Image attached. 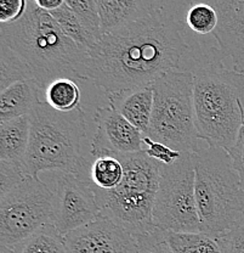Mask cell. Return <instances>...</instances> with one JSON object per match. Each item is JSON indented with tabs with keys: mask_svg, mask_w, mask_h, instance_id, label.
Returning <instances> with one entry per match:
<instances>
[{
	"mask_svg": "<svg viewBox=\"0 0 244 253\" xmlns=\"http://www.w3.org/2000/svg\"><path fill=\"white\" fill-rule=\"evenodd\" d=\"M153 223L165 233H202L193 155H182L173 165H162Z\"/></svg>",
	"mask_w": 244,
	"mask_h": 253,
	"instance_id": "ba28073f",
	"label": "cell"
},
{
	"mask_svg": "<svg viewBox=\"0 0 244 253\" xmlns=\"http://www.w3.org/2000/svg\"><path fill=\"white\" fill-rule=\"evenodd\" d=\"M30 145L25 160L26 173L65 172L89 180L90 165L80 154L85 135V112L79 109L60 112L40 101L30 115Z\"/></svg>",
	"mask_w": 244,
	"mask_h": 253,
	"instance_id": "277c9868",
	"label": "cell"
},
{
	"mask_svg": "<svg viewBox=\"0 0 244 253\" xmlns=\"http://www.w3.org/2000/svg\"><path fill=\"white\" fill-rule=\"evenodd\" d=\"M124 178V167L114 155H105L94 158L89 170V181L96 188L113 190Z\"/></svg>",
	"mask_w": 244,
	"mask_h": 253,
	"instance_id": "ffe728a7",
	"label": "cell"
},
{
	"mask_svg": "<svg viewBox=\"0 0 244 253\" xmlns=\"http://www.w3.org/2000/svg\"><path fill=\"white\" fill-rule=\"evenodd\" d=\"M185 23L199 36L214 33L219 25V15L210 2H191L185 14Z\"/></svg>",
	"mask_w": 244,
	"mask_h": 253,
	"instance_id": "cb8c5ba5",
	"label": "cell"
},
{
	"mask_svg": "<svg viewBox=\"0 0 244 253\" xmlns=\"http://www.w3.org/2000/svg\"><path fill=\"white\" fill-rule=\"evenodd\" d=\"M41 93L35 79L17 82L0 93V122L31 115L40 101Z\"/></svg>",
	"mask_w": 244,
	"mask_h": 253,
	"instance_id": "2e32d148",
	"label": "cell"
},
{
	"mask_svg": "<svg viewBox=\"0 0 244 253\" xmlns=\"http://www.w3.org/2000/svg\"><path fill=\"white\" fill-rule=\"evenodd\" d=\"M101 214L89 180L74 174L56 172L54 191V225L62 236Z\"/></svg>",
	"mask_w": 244,
	"mask_h": 253,
	"instance_id": "30bf717a",
	"label": "cell"
},
{
	"mask_svg": "<svg viewBox=\"0 0 244 253\" xmlns=\"http://www.w3.org/2000/svg\"><path fill=\"white\" fill-rule=\"evenodd\" d=\"M174 253H222L215 237L206 233H165Z\"/></svg>",
	"mask_w": 244,
	"mask_h": 253,
	"instance_id": "7402d4cb",
	"label": "cell"
},
{
	"mask_svg": "<svg viewBox=\"0 0 244 253\" xmlns=\"http://www.w3.org/2000/svg\"><path fill=\"white\" fill-rule=\"evenodd\" d=\"M193 162L202 233L217 237L244 214V189L226 150L199 149Z\"/></svg>",
	"mask_w": 244,
	"mask_h": 253,
	"instance_id": "8992f818",
	"label": "cell"
},
{
	"mask_svg": "<svg viewBox=\"0 0 244 253\" xmlns=\"http://www.w3.org/2000/svg\"><path fill=\"white\" fill-rule=\"evenodd\" d=\"M153 110L145 136L163 142L182 155L198 152V131L193 105V76L170 71L152 83Z\"/></svg>",
	"mask_w": 244,
	"mask_h": 253,
	"instance_id": "52a82bcc",
	"label": "cell"
},
{
	"mask_svg": "<svg viewBox=\"0 0 244 253\" xmlns=\"http://www.w3.org/2000/svg\"><path fill=\"white\" fill-rule=\"evenodd\" d=\"M220 49L211 47L190 60L198 136L212 149L228 151L244 125V72L230 70Z\"/></svg>",
	"mask_w": 244,
	"mask_h": 253,
	"instance_id": "7a4b0ae2",
	"label": "cell"
},
{
	"mask_svg": "<svg viewBox=\"0 0 244 253\" xmlns=\"http://www.w3.org/2000/svg\"><path fill=\"white\" fill-rule=\"evenodd\" d=\"M215 239L219 242L222 253H244V214L230 230Z\"/></svg>",
	"mask_w": 244,
	"mask_h": 253,
	"instance_id": "484cf974",
	"label": "cell"
},
{
	"mask_svg": "<svg viewBox=\"0 0 244 253\" xmlns=\"http://www.w3.org/2000/svg\"><path fill=\"white\" fill-rule=\"evenodd\" d=\"M35 2L40 9L52 12L61 7L65 4V0H35Z\"/></svg>",
	"mask_w": 244,
	"mask_h": 253,
	"instance_id": "1f68e13d",
	"label": "cell"
},
{
	"mask_svg": "<svg viewBox=\"0 0 244 253\" xmlns=\"http://www.w3.org/2000/svg\"><path fill=\"white\" fill-rule=\"evenodd\" d=\"M142 140L143 144L147 146V149H143L145 154L149 158H152V160L161 163V165H173V163L176 162L182 156L181 152L175 151V150H173L172 147L163 144V142L152 140L148 136H143Z\"/></svg>",
	"mask_w": 244,
	"mask_h": 253,
	"instance_id": "4316f807",
	"label": "cell"
},
{
	"mask_svg": "<svg viewBox=\"0 0 244 253\" xmlns=\"http://www.w3.org/2000/svg\"><path fill=\"white\" fill-rule=\"evenodd\" d=\"M96 133L91 141L94 158L105 155L143 151V134L111 107H98L94 113Z\"/></svg>",
	"mask_w": 244,
	"mask_h": 253,
	"instance_id": "7c38bea8",
	"label": "cell"
},
{
	"mask_svg": "<svg viewBox=\"0 0 244 253\" xmlns=\"http://www.w3.org/2000/svg\"><path fill=\"white\" fill-rule=\"evenodd\" d=\"M27 0H0V25L14 23L23 17Z\"/></svg>",
	"mask_w": 244,
	"mask_h": 253,
	"instance_id": "f546056e",
	"label": "cell"
},
{
	"mask_svg": "<svg viewBox=\"0 0 244 253\" xmlns=\"http://www.w3.org/2000/svg\"><path fill=\"white\" fill-rule=\"evenodd\" d=\"M44 101L60 112H72L80 106V88L77 81L60 78L51 82L44 91Z\"/></svg>",
	"mask_w": 244,
	"mask_h": 253,
	"instance_id": "d6986e66",
	"label": "cell"
},
{
	"mask_svg": "<svg viewBox=\"0 0 244 253\" xmlns=\"http://www.w3.org/2000/svg\"><path fill=\"white\" fill-rule=\"evenodd\" d=\"M34 78L33 71L16 52L1 43L0 45V90L17 82L31 81Z\"/></svg>",
	"mask_w": 244,
	"mask_h": 253,
	"instance_id": "603a6c76",
	"label": "cell"
},
{
	"mask_svg": "<svg viewBox=\"0 0 244 253\" xmlns=\"http://www.w3.org/2000/svg\"><path fill=\"white\" fill-rule=\"evenodd\" d=\"M139 253H174L167 241L165 231L156 229L138 240Z\"/></svg>",
	"mask_w": 244,
	"mask_h": 253,
	"instance_id": "f1b7e54d",
	"label": "cell"
},
{
	"mask_svg": "<svg viewBox=\"0 0 244 253\" xmlns=\"http://www.w3.org/2000/svg\"><path fill=\"white\" fill-rule=\"evenodd\" d=\"M30 134V115L0 122V161L25 167Z\"/></svg>",
	"mask_w": 244,
	"mask_h": 253,
	"instance_id": "e0dca14e",
	"label": "cell"
},
{
	"mask_svg": "<svg viewBox=\"0 0 244 253\" xmlns=\"http://www.w3.org/2000/svg\"><path fill=\"white\" fill-rule=\"evenodd\" d=\"M27 175L25 167L0 161V195L6 194Z\"/></svg>",
	"mask_w": 244,
	"mask_h": 253,
	"instance_id": "83f0119b",
	"label": "cell"
},
{
	"mask_svg": "<svg viewBox=\"0 0 244 253\" xmlns=\"http://www.w3.org/2000/svg\"><path fill=\"white\" fill-rule=\"evenodd\" d=\"M243 129H244V125H243Z\"/></svg>",
	"mask_w": 244,
	"mask_h": 253,
	"instance_id": "d6a6232c",
	"label": "cell"
},
{
	"mask_svg": "<svg viewBox=\"0 0 244 253\" xmlns=\"http://www.w3.org/2000/svg\"><path fill=\"white\" fill-rule=\"evenodd\" d=\"M64 239L68 253H139L135 237L104 214Z\"/></svg>",
	"mask_w": 244,
	"mask_h": 253,
	"instance_id": "8fae6325",
	"label": "cell"
},
{
	"mask_svg": "<svg viewBox=\"0 0 244 253\" xmlns=\"http://www.w3.org/2000/svg\"><path fill=\"white\" fill-rule=\"evenodd\" d=\"M228 155H230L231 161H232V166L235 168L236 172L238 173L241 179V184H242L244 189V129L242 128L240 131L237 140H236L233 146L228 150Z\"/></svg>",
	"mask_w": 244,
	"mask_h": 253,
	"instance_id": "4dcf8cb0",
	"label": "cell"
},
{
	"mask_svg": "<svg viewBox=\"0 0 244 253\" xmlns=\"http://www.w3.org/2000/svg\"><path fill=\"white\" fill-rule=\"evenodd\" d=\"M102 36L149 16L161 1L147 0H96Z\"/></svg>",
	"mask_w": 244,
	"mask_h": 253,
	"instance_id": "9a60e30c",
	"label": "cell"
},
{
	"mask_svg": "<svg viewBox=\"0 0 244 253\" xmlns=\"http://www.w3.org/2000/svg\"><path fill=\"white\" fill-rule=\"evenodd\" d=\"M219 15L215 39L225 56H230L235 70L244 72V0L209 1Z\"/></svg>",
	"mask_w": 244,
	"mask_h": 253,
	"instance_id": "4fadbf2b",
	"label": "cell"
},
{
	"mask_svg": "<svg viewBox=\"0 0 244 253\" xmlns=\"http://www.w3.org/2000/svg\"><path fill=\"white\" fill-rule=\"evenodd\" d=\"M0 42L7 45L33 71L44 94L60 78L81 81L86 51L68 38L51 14L30 0L26 14L14 23L0 25Z\"/></svg>",
	"mask_w": 244,
	"mask_h": 253,
	"instance_id": "3957f363",
	"label": "cell"
},
{
	"mask_svg": "<svg viewBox=\"0 0 244 253\" xmlns=\"http://www.w3.org/2000/svg\"><path fill=\"white\" fill-rule=\"evenodd\" d=\"M66 2L80 18L89 32L100 41L102 38L101 18H100L96 0H66Z\"/></svg>",
	"mask_w": 244,
	"mask_h": 253,
	"instance_id": "d4e9b609",
	"label": "cell"
},
{
	"mask_svg": "<svg viewBox=\"0 0 244 253\" xmlns=\"http://www.w3.org/2000/svg\"><path fill=\"white\" fill-rule=\"evenodd\" d=\"M159 6L145 18L104 34L86 51L81 78L107 95L152 84L179 68L190 46L176 14Z\"/></svg>",
	"mask_w": 244,
	"mask_h": 253,
	"instance_id": "6da1fadb",
	"label": "cell"
},
{
	"mask_svg": "<svg viewBox=\"0 0 244 253\" xmlns=\"http://www.w3.org/2000/svg\"><path fill=\"white\" fill-rule=\"evenodd\" d=\"M124 167V178L113 190H102L90 184L101 214L127 230L138 241L156 230L153 207L162 165L145 151L114 155ZM90 183V181H89Z\"/></svg>",
	"mask_w": 244,
	"mask_h": 253,
	"instance_id": "5b68a950",
	"label": "cell"
},
{
	"mask_svg": "<svg viewBox=\"0 0 244 253\" xmlns=\"http://www.w3.org/2000/svg\"><path fill=\"white\" fill-rule=\"evenodd\" d=\"M50 14L55 18L57 25L60 26V28H61L66 36L70 39H72L78 46H80L85 51H88L90 47H93L99 42L89 32L88 28L84 26L80 18L68 6L66 0L65 4L60 9L55 10V11L50 12Z\"/></svg>",
	"mask_w": 244,
	"mask_h": 253,
	"instance_id": "44dd1931",
	"label": "cell"
},
{
	"mask_svg": "<svg viewBox=\"0 0 244 253\" xmlns=\"http://www.w3.org/2000/svg\"><path fill=\"white\" fill-rule=\"evenodd\" d=\"M1 253H68L65 239L54 224L43 226L16 246L1 247Z\"/></svg>",
	"mask_w": 244,
	"mask_h": 253,
	"instance_id": "ac0fdd59",
	"label": "cell"
},
{
	"mask_svg": "<svg viewBox=\"0 0 244 253\" xmlns=\"http://www.w3.org/2000/svg\"><path fill=\"white\" fill-rule=\"evenodd\" d=\"M109 107L122 115L128 122L138 128L143 136L148 133L153 110V88L152 84L107 95Z\"/></svg>",
	"mask_w": 244,
	"mask_h": 253,
	"instance_id": "5bb4252c",
	"label": "cell"
},
{
	"mask_svg": "<svg viewBox=\"0 0 244 253\" xmlns=\"http://www.w3.org/2000/svg\"><path fill=\"white\" fill-rule=\"evenodd\" d=\"M54 224V191L30 174L0 195V244L16 246L43 226Z\"/></svg>",
	"mask_w": 244,
	"mask_h": 253,
	"instance_id": "9c48e42d",
	"label": "cell"
}]
</instances>
